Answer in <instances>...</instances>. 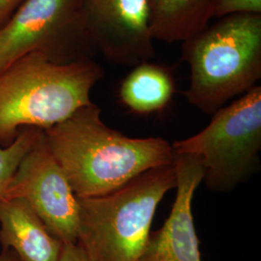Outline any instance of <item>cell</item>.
Wrapping results in <instances>:
<instances>
[{
	"mask_svg": "<svg viewBox=\"0 0 261 261\" xmlns=\"http://www.w3.org/2000/svg\"><path fill=\"white\" fill-rule=\"evenodd\" d=\"M92 103L43 130L47 147L77 198L105 196L132 179L174 162L161 138L135 139L108 127Z\"/></svg>",
	"mask_w": 261,
	"mask_h": 261,
	"instance_id": "obj_1",
	"label": "cell"
},
{
	"mask_svg": "<svg viewBox=\"0 0 261 261\" xmlns=\"http://www.w3.org/2000/svg\"><path fill=\"white\" fill-rule=\"evenodd\" d=\"M103 77L93 58L56 63L30 54L14 62L0 72V146L24 128L46 130L92 103L91 91Z\"/></svg>",
	"mask_w": 261,
	"mask_h": 261,
	"instance_id": "obj_2",
	"label": "cell"
},
{
	"mask_svg": "<svg viewBox=\"0 0 261 261\" xmlns=\"http://www.w3.org/2000/svg\"><path fill=\"white\" fill-rule=\"evenodd\" d=\"M176 184L173 162L141 173L108 195L77 198L76 244L88 261H140L159 203Z\"/></svg>",
	"mask_w": 261,
	"mask_h": 261,
	"instance_id": "obj_3",
	"label": "cell"
},
{
	"mask_svg": "<svg viewBox=\"0 0 261 261\" xmlns=\"http://www.w3.org/2000/svg\"><path fill=\"white\" fill-rule=\"evenodd\" d=\"M182 59L191 67L188 102L213 114L260 80L261 15L220 18L183 42Z\"/></svg>",
	"mask_w": 261,
	"mask_h": 261,
	"instance_id": "obj_4",
	"label": "cell"
},
{
	"mask_svg": "<svg viewBox=\"0 0 261 261\" xmlns=\"http://www.w3.org/2000/svg\"><path fill=\"white\" fill-rule=\"evenodd\" d=\"M205 129L171 146L175 155L200 159L206 185L228 192L250 177L258 165L261 148V87L248 92L212 114Z\"/></svg>",
	"mask_w": 261,
	"mask_h": 261,
	"instance_id": "obj_5",
	"label": "cell"
},
{
	"mask_svg": "<svg viewBox=\"0 0 261 261\" xmlns=\"http://www.w3.org/2000/svg\"><path fill=\"white\" fill-rule=\"evenodd\" d=\"M95 51L83 0H24L0 29V72L30 54L69 63Z\"/></svg>",
	"mask_w": 261,
	"mask_h": 261,
	"instance_id": "obj_6",
	"label": "cell"
},
{
	"mask_svg": "<svg viewBox=\"0 0 261 261\" xmlns=\"http://www.w3.org/2000/svg\"><path fill=\"white\" fill-rule=\"evenodd\" d=\"M3 198L24 200L54 237L63 244L76 243L79 200L48 149L43 130L19 163Z\"/></svg>",
	"mask_w": 261,
	"mask_h": 261,
	"instance_id": "obj_7",
	"label": "cell"
},
{
	"mask_svg": "<svg viewBox=\"0 0 261 261\" xmlns=\"http://www.w3.org/2000/svg\"><path fill=\"white\" fill-rule=\"evenodd\" d=\"M97 51L116 65L136 66L155 56L147 0H83Z\"/></svg>",
	"mask_w": 261,
	"mask_h": 261,
	"instance_id": "obj_8",
	"label": "cell"
},
{
	"mask_svg": "<svg viewBox=\"0 0 261 261\" xmlns=\"http://www.w3.org/2000/svg\"><path fill=\"white\" fill-rule=\"evenodd\" d=\"M174 164L177 175L174 204L164 225L150 233L140 261H201L192 201L204 177V169L200 159L194 155L174 154Z\"/></svg>",
	"mask_w": 261,
	"mask_h": 261,
	"instance_id": "obj_9",
	"label": "cell"
},
{
	"mask_svg": "<svg viewBox=\"0 0 261 261\" xmlns=\"http://www.w3.org/2000/svg\"><path fill=\"white\" fill-rule=\"evenodd\" d=\"M0 247L13 250L20 261H58L63 243L48 232L24 200L3 198L0 201Z\"/></svg>",
	"mask_w": 261,
	"mask_h": 261,
	"instance_id": "obj_10",
	"label": "cell"
},
{
	"mask_svg": "<svg viewBox=\"0 0 261 261\" xmlns=\"http://www.w3.org/2000/svg\"><path fill=\"white\" fill-rule=\"evenodd\" d=\"M219 0H147L150 31L154 40L185 42L214 18Z\"/></svg>",
	"mask_w": 261,
	"mask_h": 261,
	"instance_id": "obj_11",
	"label": "cell"
},
{
	"mask_svg": "<svg viewBox=\"0 0 261 261\" xmlns=\"http://www.w3.org/2000/svg\"><path fill=\"white\" fill-rule=\"evenodd\" d=\"M175 93V83L170 70L142 62L134 66L122 82L119 99L128 110L138 114L163 112Z\"/></svg>",
	"mask_w": 261,
	"mask_h": 261,
	"instance_id": "obj_12",
	"label": "cell"
},
{
	"mask_svg": "<svg viewBox=\"0 0 261 261\" xmlns=\"http://www.w3.org/2000/svg\"><path fill=\"white\" fill-rule=\"evenodd\" d=\"M41 132L42 129L39 128H24L9 146H0V201L19 163L32 148Z\"/></svg>",
	"mask_w": 261,
	"mask_h": 261,
	"instance_id": "obj_13",
	"label": "cell"
},
{
	"mask_svg": "<svg viewBox=\"0 0 261 261\" xmlns=\"http://www.w3.org/2000/svg\"><path fill=\"white\" fill-rule=\"evenodd\" d=\"M233 14L261 15V0H219L214 18H223Z\"/></svg>",
	"mask_w": 261,
	"mask_h": 261,
	"instance_id": "obj_14",
	"label": "cell"
},
{
	"mask_svg": "<svg viewBox=\"0 0 261 261\" xmlns=\"http://www.w3.org/2000/svg\"><path fill=\"white\" fill-rule=\"evenodd\" d=\"M58 261H88L82 248L75 244H63Z\"/></svg>",
	"mask_w": 261,
	"mask_h": 261,
	"instance_id": "obj_15",
	"label": "cell"
},
{
	"mask_svg": "<svg viewBox=\"0 0 261 261\" xmlns=\"http://www.w3.org/2000/svg\"><path fill=\"white\" fill-rule=\"evenodd\" d=\"M24 0H0V29L9 20Z\"/></svg>",
	"mask_w": 261,
	"mask_h": 261,
	"instance_id": "obj_16",
	"label": "cell"
},
{
	"mask_svg": "<svg viewBox=\"0 0 261 261\" xmlns=\"http://www.w3.org/2000/svg\"><path fill=\"white\" fill-rule=\"evenodd\" d=\"M0 261H20L17 253L11 249H1Z\"/></svg>",
	"mask_w": 261,
	"mask_h": 261,
	"instance_id": "obj_17",
	"label": "cell"
}]
</instances>
